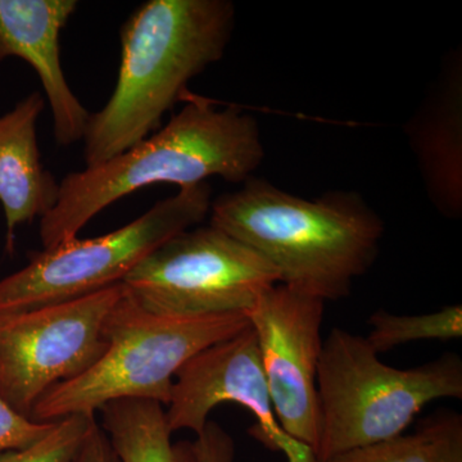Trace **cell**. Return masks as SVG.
Returning <instances> with one entry per match:
<instances>
[{
	"mask_svg": "<svg viewBox=\"0 0 462 462\" xmlns=\"http://www.w3.org/2000/svg\"><path fill=\"white\" fill-rule=\"evenodd\" d=\"M125 293L116 284L88 296L0 315V394L32 419L50 389L79 378L107 349L105 324Z\"/></svg>",
	"mask_w": 462,
	"mask_h": 462,
	"instance_id": "8",
	"label": "cell"
},
{
	"mask_svg": "<svg viewBox=\"0 0 462 462\" xmlns=\"http://www.w3.org/2000/svg\"><path fill=\"white\" fill-rule=\"evenodd\" d=\"M404 133L430 202L448 218L462 215V54L449 51Z\"/></svg>",
	"mask_w": 462,
	"mask_h": 462,
	"instance_id": "12",
	"label": "cell"
},
{
	"mask_svg": "<svg viewBox=\"0 0 462 462\" xmlns=\"http://www.w3.org/2000/svg\"><path fill=\"white\" fill-rule=\"evenodd\" d=\"M54 422H38L17 412L0 394V454L26 448L53 430Z\"/></svg>",
	"mask_w": 462,
	"mask_h": 462,
	"instance_id": "18",
	"label": "cell"
},
{
	"mask_svg": "<svg viewBox=\"0 0 462 462\" xmlns=\"http://www.w3.org/2000/svg\"><path fill=\"white\" fill-rule=\"evenodd\" d=\"M312 462H462V416L438 412L421 421L411 434Z\"/></svg>",
	"mask_w": 462,
	"mask_h": 462,
	"instance_id": "15",
	"label": "cell"
},
{
	"mask_svg": "<svg viewBox=\"0 0 462 462\" xmlns=\"http://www.w3.org/2000/svg\"><path fill=\"white\" fill-rule=\"evenodd\" d=\"M325 302L276 284L247 312L282 431L314 456L320 440L318 366Z\"/></svg>",
	"mask_w": 462,
	"mask_h": 462,
	"instance_id": "9",
	"label": "cell"
},
{
	"mask_svg": "<svg viewBox=\"0 0 462 462\" xmlns=\"http://www.w3.org/2000/svg\"><path fill=\"white\" fill-rule=\"evenodd\" d=\"M44 107V97L33 91L0 116V205L9 254L14 251L17 227L50 214L60 197V182L42 165L36 135Z\"/></svg>",
	"mask_w": 462,
	"mask_h": 462,
	"instance_id": "13",
	"label": "cell"
},
{
	"mask_svg": "<svg viewBox=\"0 0 462 462\" xmlns=\"http://www.w3.org/2000/svg\"><path fill=\"white\" fill-rule=\"evenodd\" d=\"M102 430L120 462H197L194 443H172L163 404L124 398L102 409Z\"/></svg>",
	"mask_w": 462,
	"mask_h": 462,
	"instance_id": "14",
	"label": "cell"
},
{
	"mask_svg": "<svg viewBox=\"0 0 462 462\" xmlns=\"http://www.w3.org/2000/svg\"><path fill=\"white\" fill-rule=\"evenodd\" d=\"M208 181L181 188L141 217L93 239L72 238L30 254L29 263L0 281V315L66 302L120 284L166 240L206 220Z\"/></svg>",
	"mask_w": 462,
	"mask_h": 462,
	"instance_id": "6",
	"label": "cell"
},
{
	"mask_svg": "<svg viewBox=\"0 0 462 462\" xmlns=\"http://www.w3.org/2000/svg\"><path fill=\"white\" fill-rule=\"evenodd\" d=\"M96 422V416H69L33 445L0 454V462H72Z\"/></svg>",
	"mask_w": 462,
	"mask_h": 462,
	"instance_id": "17",
	"label": "cell"
},
{
	"mask_svg": "<svg viewBox=\"0 0 462 462\" xmlns=\"http://www.w3.org/2000/svg\"><path fill=\"white\" fill-rule=\"evenodd\" d=\"M209 225L272 264L279 284L325 303L349 296L375 263L385 231L357 191L305 199L257 178L212 200Z\"/></svg>",
	"mask_w": 462,
	"mask_h": 462,
	"instance_id": "1",
	"label": "cell"
},
{
	"mask_svg": "<svg viewBox=\"0 0 462 462\" xmlns=\"http://www.w3.org/2000/svg\"><path fill=\"white\" fill-rule=\"evenodd\" d=\"M369 325L366 340L378 355L420 340L448 342L462 337V306H446L421 315H397L379 310L370 316Z\"/></svg>",
	"mask_w": 462,
	"mask_h": 462,
	"instance_id": "16",
	"label": "cell"
},
{
	"mask_svg": "<svg viewBox=\"0 0 462 462\" xmlns=\"http://www.w3.org/2000/svg\"><path fill=\"white\" fill-rule=\"evenodd\" d=\"M72 462H120V460L109 443L107 434L96 422Z\"/></svg>",
	"mask_w": 462,
	"mask_h": 462,
	"instance_id": "20",
	"label": "cell"
},
{
	"mask_svg": "<svg viewBox=\"0 0 462 462\" xmlns=\"http://www.w3.org/2000/svg\"><path fill=\"white\" fill-rule=\"evenodd\" d=\"M76 0H0V63L20 58L35 69L62 147L84 139L90 115L67 83L60 35L78 9Z\"/></svg>",
	"mask_w": 462,
	"mask_h": 462,
	"instance_id": "11",
	"label": "cell"
},
{
	"mask_svg": "<svg viewBox=\"0 0 462 462\" xmlns=\"http://www.w3.org/2000/svg\"><path fill=\"white\" fill-rule=\"evenodd\" d=\"M248 327L245 312L194 318L153 314L125 291L106 320L105 354L83 375L50 389L33 406L32 419L54 422L72 415L96 416L105 404L124 398L167 406L176 374L191 357Z\"/></svg>",
	"mask_w": 462,
	"mask_h": 462,
	"instance_id": "4",
	"label": "cell"
},
{
	"mask_svg": "<svg viewBox=\"0 0 462 462\" xmlns=\"http://www.w3.org/2000/svg\"><path fill=\"white\" fill-rule=\"evenodd\" d=\"M320 440L314 460L401 436L428 403L462 398L460 356L411 369L382 363L366 338L333 328L318 366Z\"/></svg>",
	"mask_w": 462,
	"mask_h": 462,
	"instance_id": "5",
	"label": "cell"
},
{
	"mask_svg": "<svg viewBox=\"0 0 462 462\" xmlns=\"http://www.w3.org/2000/svg\"><path fill=\"white\" fill-rule=\"evenodd\" d=\"M197 462H234L236 445L220 425L207 422L205 430L194 440Z\"/></svg>",
	"mask_w": 462,
	"mask_h": 462,
	"instance_id": "19",
	"label": "cell"
},
{
	"mask_svg": "<svg viewBox=\"0 0 462 462\" xmlns=\"http://www.w3.org/2000/svg\"><path fill=\"white\" fill-rule=\"evenodd\" d=\"M230 0H148L121 27L114 93L90 115L85 167L107 162L148 138L187 85L218 62L233 35Z\"/></svg>",
	"mask_w": 462,
	"mask_h": 462,
	"instance_id": "2",
	"label": "cell"
},
{
	"mask_svg": "<svg viewBox=\"0 0 462 462\" xmlns=\"http://www.w3.org/2000/svg\"><path fill=\"white\" fill-rule=\"evenodd\" d=\"M127 296L158 315L247 312L279 284L272 264L217 227H191L166 240L121 282Z\"/></svg>",
	"mask_w": 462,
	"mask_h": 462,
	"instance_id": "7",
	"label": "cell"
},
{
	"mask_svg": "<svg viewBox=\"0 0 462 462\" xmlns=\"http://www.w3.org/2000/svg\"><path fill=\"white\" fill-rule=\"evenodd\" d=\"M263 158L254 116L191 98L153 135L107 162L63 178L57 205L41 218L42 249L76 238L99 212L142 188L167 182L181 189L214 176L245 182Z\"/></svg>",
	"mask_w": 462,
	"mask_h": 462,
	"instance_id": "3",
	"label": "cell"
},
{
	"mask_svg": "<svg viewBox=\"0 0 462 462\" xmlns=\"http://www.w3.org/2000/svg\"><path fill=\"white\" fill-rule=\"evenodd\" d=\"M225 402L238 403L254 413L257 427L251 433L263 438L270 448L284 452L289 462H311L314 458L312 452L291 439L276 420L251 325L203 349L179 370L165 409L170 430H190L199 436L212 410Z\"/></svg>",
	"mask_w": 462,
	"mask_h": 462,
	"instance_id": "10",
	"label": "cell"
}]
</instances>
